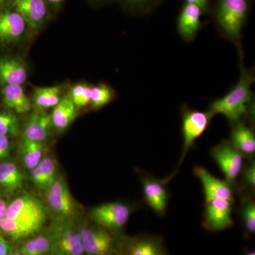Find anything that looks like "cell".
<instances>
[{"label":"cell","instance_id":"22","mask_svg":"<svg viewBox=\"0 0 255 255\" xmlns=\"http://www.w3.org/2000/svg\"><path fill=\"white\" fill-rule=\"evenodd\" d=\"M1 101L5 107L15 114H24L31 110V101L21 85H5L1 90Z\"/></svg>","mask_w":255,"mask_h":255},{"label":"cell","instance_id":"18","mask_svg":"<svg viewBox=\"0 0 255 255\" xmlns=\"http://www.w3.org/2000/svg\"><path fill=\"white\" fill-rule=\"evenodd\" d=\"M27 80V69L19 58L0 56V85H22Z\"/></svg>","mask_w":255,"mask_h":255},{"label":"cell","instance_id":"39","mask_svg":"<svg viewBox=\"0 0 255 255\" xmlns=\"http://www.w3.org/2000/svg\"><path fill=\"white\" fill-rule=\"evenodd\" d=\"M121 255L119 254V253L118 251H117V250H114L113 251H111L110 253H106L105 255Z\"/></svg>","mask_w":255,"mask_h":255},{"label":"cell","instance_id":"31","mask_svg":"<svg viewBox=\"0 0 255 255\" xmlns=\"http://www.w3.org/2000/svg\"><path fill=\"white\" fill-rule=\"evenodd\" d=\"M12 150L10 137L0 135V162L9 158Z\"/></svg>","mask_w":255,"mask_h":255},{"label":"cell","instance_id":"19","mask_svg":"<svg viewBox=\"0 0 255 255\" xmlns=\"http://www.w3.org/2000/svg\"><path fill=\"white\" fill-rule=\"evenodd\" d=\"M142 189L146 202L157 214H163L167 207L168 194L163 183L150 177L142 179Z\"/></svg>","mask_w":255,"mask_h":255},{"label":"cell","instance_id":"9","mask_svg":"<svg viewBox=\"0 0 255 255\" xmlns=\"http://www.w3.org/2000/svg\"><path fill=\"white\" fill-rule=\"evenodd\" d=\"M27 23L11 6L0 9V44L9 46L18 43L24 36Z\"/></svg>","mask_w":255,"mask_h":255},{"label":"cell","instance_id":"32","mask_svg":"<svg viewBox=\"0 0 255 255\" xmlns=\"http://www.w3.org/2000/svg\"><path fill=\"white\" fill-rule=\"evenodd\" d=\"M245 180L247 184L252 188L255 187V162H252L246 170L244 173Z\"/></svg>","mask_w":255,"mask_h":255},{"label":"cell","instance_id":"3","mask_svg":"<svg viewBox=\"0 0 255 255\" xmlns=\"http://www.w3.org/2000/svg\"><path fill=\"white\" fill-rule=\"evenodd\" d=\"M46 207L54 221H74L79 214L78 204L65 178L58 174L54 182L44 191Z\"/></svg>","mask_w":255,"mask_h":255},{"label":"cell","instance_id":"16","mask_svg":"<svg viewBox=\"0 0 255 255\" xmlns=\"http://www.w3.org/2000/svg\"><path fill=\"white\" fill-rule=\"evenodd\" d=\"M53 128L50 114L46 112L36 111L23 125L21 137L44 143L50 137Z\"/></svg>","mask_w":255,"mask_h":255},{"label":"cell","instance_id":"12","mask_svg":"<svg viewBox=\"0 0 255 255\" xmlns=\"http://www.w3.org/2000/svg\"><path fill=\"white\" fill-rule=\"evenodd\" d=\"M212 115L210 112H203L196 110H187L183 112L182 132L184 146L181 162L184 159L189 149L194 145L196 139L205 131Z\"/></svg>","mask_w":255,"mask_h":255},{"label":"cell","instance_id":"38","mask_svg":"<svg viewBox=\"0 0 255 255\" xmlns=\"http://www.w3.org/2000/svg\"><path fill=\"white\" fill-rule=\"evenodd\" d=\"M9 255H21L16 245L13 246L12 249H11V252H10Z\"/></svg>","mask_w":255,"mask_h":255},{"label":"cell","instance_id":"29","mask_svg":"<svg viewBox=\"0 0 255 255\" xmlns=\"http://www.w3.org/2000/svg\"><path fill=\"white\" fill-rule=\"evenodd\" d=\"M92 87L87 84L75 85L70 92V98L77 108H82L90 105Z\"/></svg>","mask_w":255,"mask_h":255},{"label":"cell","instance_id":"4","mask_svg":"<svg viewBox=\"0 0 255 255\" xmlns=\"http://www.w3.org/2000/svg\"><path fill=\"white\" fill-rule=\"evenodd\" d=\"M131 213V208L127 204L110 202L92 208L90 216L94 223L118 236V233L128 221Z\"/></svg>","mask_w":255,"mask_h":255},{"label":"cell","instance_id":"33","mask_svg":"<svg viewBox=\"0 0 255 255\" xmlns=\"http://www.w3.org/2000/svg\"><path fill=\"white\" fill-rule=\"evenodd\" d=\"M14 246L9 240L0 234V255H9Z\"/></svg>","mask_w":255,"mask_h":255},{"label":"cell","instance_id":"30","mask_svg":"<svg viewBox=\"0 0 255 255\" xmlns=\"http://www.w3.org/2000/svg\"><path fill=\"white\" fill-rule=\"evenodd\" d=\"M243 223L247 232L250 234L255 233V204L254 201H247L242 209Z\"/></svg>","mask_w":255,"mask_h":255},{"label":"cell","instance_id":"21","mask_svg":"<svg viewBox=\"0 0 255 255\" xmlns=\"http://www.w3.org/2000/svg\"><path fill=\"white\" fill-rule=\"evenodd\" d=\"M203 11L195 4H185L179 18L177 28L179 34L184 39H191L201 27V16Z\"/></svg>","mask_w":255,"mask_h":255},{"label":"cell","instance_id":"5","mask_svg":"<svg viewBox=\"0 0 255 255\" xmlns=\"http://www.w3.org/2000/svg\"><path fill=\"white\" fill-rule=\"evenodd\" d=\"M248 9V0H219L216 17L228 36L233 38L240 36Z\"/></svg>","mask_w":255,"mask_h":255},{"label":"cell","instance_id":"15","mask_svg":"<svg viewBox=\"0 0 255 255\" xmlns=\"http://www.w3.org/2000/svg\"><path fill=\"white\" fill-rule=\"evenodd\" d=\"M26 179L23 169L9 158L0 162V191L6 196L21 191Z\"/></svg>","mask_w":255,"mask_h":255},{"label":"cell","instance_id":"8","mask_svg":"<svg viewBox=\"0 0 255 255\" xmlns=\"http://www.w3.org/2000/svg\"><path fill=\"white\" fill-rule=\"evenodd\" d=\"M117 251L121 255H168L162 239L152 236H119Z\"/></svg>","mask_w":255,"mask_h":255},{"label":"cell","instance_id":"13","mask_svg":"<svg viewBox=\"0 0 255 255\" xmlns=\"http://www.w3.org/2000/svg\"><path fill=\"white\" fill-rule=\"evenodd\" d=\"M12 6L33 31L41 29L48 19V4L46 0H12Z\"/></svg>","mask_w":255,"mask_h":255},{"label":"cell","instance_id":"41","mask_svg":"<svg viewBox=\"0 0 255 255\" xmlns=\"http://www.w3.org/2000/svg\"><path fill=\"white\" fill-rule=\"evenodd\" d=\"M245 255H255V251H250L247 253Z\"/></svg>","mask_w":255,"mask_h":255},{"label":"cell","instance_id":"10","mask_svg":"<svg viewBox=\"0 0 255 255\" xmlns=\"http://www.w3.org/2000/svg\"><path fill=\"white\" fill-rule=\"evenodd\" d=\"M211 153L226 176V182H234L243 167V154L231 142H223L216 146Z\"/></svg>","mask_w":255,"mask_h":255},{"label":"cell","instance_id":"40","mask_svg":"<svg viewBox=\"0 0 255 255\" xmlns=\"http://www.w3.org/2000/svg\"><path fill=\"white\" fill-rule=\"evenodd\" d=\"M5 2H6V0H0V9L4 6Z\"/></svg>","mask_w":255,"mask_h":255},{"label":"cell","instance_id":"35","mask_svg":"<svg viewBox=\"0 0 255 255\" xmlns=\"http://www.w3.org/2000/svg\"><path fill=\"white\" fill-rule=\"evenodd\" d=\"M185 4H195L203 12H206L209 9V0H185Z\"/></svg>","mask_w":255,"mask_h":255},{"label":"cell","instance_id":"2","mask_svg":"<svg viewBox=\"0 0 255 255\" xmlns=\"http://www.w3.org/2000/svg\"><path fill=\"white\" fill-rule=\"evenodd\" d=\"M254 77L248 72H243L237 85L222 98L211 104V112L214 114H222L230 122H237L246 113L251 100V84Z\"/></svg>","mask_w":255,"mask_h":255},{"label":"cell","instance_id":"14","mask_svg":"<svg viewBox=\"0 0 255 255\" xmlns=\"http://www.w3.org/2000/svg\"><path fill=\"white\" fill-rule=\"evenodd\" d=\"M16 246L21 255H55L54 233L52 225Z\"/></svg>","mask_w":255,"mask_h":255},{"label":"cell","instance_id":"11","mask_svg":"<svg viewBox=\"0 0 255 255\" xmlns=\"http://www.w3.org/2000/svg\"><path fill=\"white\" fill-rule=\"evenodd\" d=\"M232 201L213 199L206 201L204 226L211 232L232 227Z\"/></svg>","mask_w":255,"mask_h":255},{"label":"cell","instance_id":"28","mask_svg":"<svg viewBox=\"0 0 255 255\" xmlns=\"http://www.w3.org/2000/svg\"><path fill=\"white\" fill-rule=\"evenodd\" d=\"M114 96L113 90L107 85H99L92 87L90 105L92 108L100 109L110 103Z\"/></svg>","mask_w":255,"mask_h":255},{"label":"cell","instance_id":"23","mask_svg":"<svg viewBox=\"0 0 255 255\" xmlns=\"http://www.w3.org/2000/svg\"><path fill=\"white\" fill-rule=\"evenodd\" d=\"M77 109L70 97H62L50 114L53 127L57 131H65L71 125L78 114Z\"/></svg>","mask_w":255,"mask_h":255},{"label":"cell","instance_id":"20","mask_svg":"<svg viewBox=\"0 0 255 255\" xmlns=\"http://www.w3.org/2000/svg\"><path fill=\"white\" fill-rule=\"evenodd\" d=\"M58 174L54 158L45 155L39 164L30 170L29 179L36 189L45 191L54 182Z\"/></svg>","mask_w":255,"mask_h":255},{"label":"cell","instance_id":"24","mask_svg":"<svg viewBox=\"0 0 255 255\" xmlns=\"http://www.w3.org/2000/svg\"><path fill=\"white\" fill-rule=\"evenodd\" d=\"M44 144L21 137L18 146V155L21 163L28 170L34 168L44 157Z\"/></svg>","mask_w":255,"mask_h":255},{"label":"cell","instance_id":"37","mask_svg":"<svg viewBox=\"0 0 255 255\" xmlns=\"http://www.w3.org/2000/svg\"><path fill=\"white\" fill-rule=\"evenodd\" d=\"M64 0H46L48 4L51 5L53 7L58 8V6L62 4Z\"/></svg>","mask_w":255,"mask_h":255},{"label":"cell","instance_id":"25","mask_svg":"<svg viewBox=\"0 0 255 255\" xmlns=\"http://www.w3.org/2000/svg\"><path fill=\"white\" fill-rule=\"evenodd\" d=\"M61 95L62 89L59 86L36 87L32 96V106L36 111L46 112L59 103Z\"/></svg>","mask_w":255,"mask_h":255},{"label":"cell","instance_id":"1","mask_svg":"<svg viewBox=\"0 0 255 255\" xmlns=\"http://www.w3.org/2000/svg\"><path fill=\"white\" fill-rule=\"evenodd\" d=\"M48 214L46 206L36 196L18 194L9 202L6 217L0 222V234L18 244L46 227Z\"/></svg>","mask_w":255,"mask_h":255},{"label":"cell","instance_id":"17","mask_svg":"<svg viewBox=\"0 0 255 255\" xmlns=\"http://www.w3.org/2000/svg\"><path fill=\"white\" fill-rule=\"evenodd\" d=\"M194 172L204 187L206 201L222 199L233 201V191L229 183L215 177L203 167H196Z\"/></svg>","mask_w":255,"mask_h":255},{"label":"cell","instance_id":"6","mask_svg":"<svg viewBox=\"0 0 255 255\" xmlns=\"http://www.w3.org/2000/svg\"><path fill=\"white\" fill-rule=\"evenodd\" d=\"M55 255H85L80 224L74 221H54Z\"/></svg>","mask_w":255,"mask_h":255},{"label":"cell","instance_id":"36","mask_svg":"<svg viewBox=\"0 0 255 255\" xmlns=\"http://www.w3.org/2000/svg\"><path fill=\"white\" fill-rule=\"evenodd\" d=\"M124 1L131 6H142L147 4L150 0H124Z\"/></svg>","mask_w":255,"mask_h":255},{"label":"cell","instance_id":"7","mask_svg":"<svg viewBox=\"0 0 255 255\" xmlns=\"http://www.w3.org/2000/svg\"><path fill=\"white\" fill-rule=\"evenodd\" d=\"M85 255H102L117 250L118 236L94 223L80 225Z\"/></svg>","mask_w":255,"mask_h":255},{"label":"cell","instance_id":"27","mask_svg":"<svg viewBox=\"0 0 255 255\" xmlns=\"http://www.w3.org/2000/svg\"><path fill=\"white\" fill-rule=\"evenodd\" d=\"M19 121L16 114L11 111L0 112V135L16 136L19 131Z\"/></svg>","mask_w":255,"mask_h":255},{"label":"cell","instance_id":"26","mask_svg":"<svg viewBox=\"0 0 255 255\" xmlns=\"http://www.w3.org/2000/svg\"><path fill=\"white\" fill-rule=\"evenodd\" d=\"M231 142L243 155H253L255 153L254 132L244 124H239L234 128L231 135Z\"/></svg>","mask_w":255,"mask_h":255},{"label":"cell","instance_id":"34","mask_svg":"<svg viewBox=\"0 0 255 255\" xmlns=\"http://www.w3.org/2000/svg\"><path fill=\"white\" fill-rule=\"evenodd\" d=\"M9 202L6 199V196L0 191V222L6 217Z\"/></svg>","mask_w":255,"mask_h":255}]
</instances>
